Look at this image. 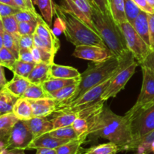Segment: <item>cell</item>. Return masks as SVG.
Wrapping results in <instances>:
<instances>
[{
	"label": "cell",
	"instance_id": "obj_1",
	"mask_svg": "<svg viewBox=\"0 0 154 154\" xmlns=\"http://www.w3.org/2000/svg\"><path fill=\"white\" fill-rule=\"evenodd\" d=\"M84 117L88 122L89 138H104L117 144L120 150H128L133 137L130 120L126 115H117L103 105Z\"/></svg>",
	"mask_w": 154,
	"mask_h": 154
},
{
	"label": "cell",
	"instance_id": "obj_2",
	"mask_svg": "<svg viewBox=\"0 0 154 154\" xmlns=\"http://www.w3.org/2000/svg\"><path fill=\"white\" fill-rule=\"evenodd\" d=\"M55 14L61 23L62 30L67 40L75 47L79 45H96L107 48L97 32L86 25L63 5H56Z\"/></svg>",
	"mask_w": 154,
	"mask_h": 154
},
{
	"label": "cell",
	"instance_id": "obj_3",
	"mask_svg": "<svg viewBox=\"0 0 154 154\" xmlns=\"http://www.w3.org/2000/svg\"><path fill=\"white\" fill-rule=\"evenodd\" d=\"M93 22L105 45L120 62L132 55L128 49L122 30L114 20L111 14H105L93 7Z\"/></svg>",
	"mask_w": 154,
	"mask_h": 154
},
{
	"label": "cell",
	"instance_id": "obj_4",
	"mask_svg": "<svg viewBox=\"0 0 154 154\" xmlns=\"http://www.w3.org/2000/svg\"><path fill=\"white\" fill-rule=\"evenodd\" d=\"M120 66V60L115 56H112L102 63H94V64L89 65L88 68L81 74V78L73 96L64 104L58 105L57 109L72 103L89 90L111 78L118 71Z\"/></svg>",
	"mask_w": 154,
	"mask_h": 154
},
{
	"label": "cell",
	"instance_id": "obj_5",
	"mask_svg": "<svg viewBox=\"0 0 154 154\" xmlns=\"http://www.w3.org/2000/svg\"><path fill=\"white\" fill-rule=\"evenodd\" d=\"M139 66L133 55L120 61V67L114 74L109 85L102 96V100L106 102L111 98H114L123 90L135 74L136 68Z\"/></svg>",
	"mask_w": 154,
	"mask_h": 154
},
{
	"label": "cell",
	"instance_id": "obj_6",
	"mask_svg": "<svg viewBox=\"0 0 154 154\" xmlns=\"http://www.w3.org/2000/svg\"><path fill=\"white\" fill-rule=\"evenodd\" d=\"M126 116L130 120L132 141L140 139L154 130V103L141 108L132 115Z\"/></svg>",
	"mask_w": 154,
	"mask_h": 154
},
{
	"label": "cell",
	"instance_id": "obj_7",
	"mask_svg": "<svg viewBox=\"0 0 154 154\" xmlns=\"http://www.w3.org/2000/svg\"><path fill=\"white\" fill-rule=\"evenodd\" d=\"M118 25L124 35L128 49L134 56L139 66H141L152 51L151 48L136 32L130 23L127 22Z\"/></svg>",
	"mask_w": 154,
	"mask_h": 154
},
{
	"label": "cell",
	"instance_id": "obj_8",
	"mask_svg": "<svg viewBox=\"0 0 154 154\" xmlns=\"http://www.w3.org/2000/svg\"><path fill=\"white\" fill-rule=\"evenodd\" d=\"M119 70V69H118ZM113 75V76H114ZM113 76L107 79L102 84L93 87L92 89L89 90L88 91L86 92L84 95L77 99L76 100L74 101L72 103L66 105V106L60 107L57 108L56 111H72V112H78L80 110L84 109V108H87V107L92 106L100 101H102V96L105 93V90L109 85Z\"/></svg>",
	"mask_w": 154,
	"mask_h": 154
},
{
	"label": "cell",
	"instance_id": "obj_9",
	"mask_svg": "<svg viewBox=\"0 0 154 154\" xmlns=\"http://www.w3.org/2000/svg\"><path fill=\"white\" fill-rule=\"evenodd\" d=\"M33 40L34 46L46 50L54 56L60 48L59 38L42 16L37 18V26L33 34Z\"/></svg>",
	"mask_w": 154,
	"mask_h": 154
},
{
	"label": "cell",
	"instance_id": "obj_10",
	"mask_svg": "<svg viewBox=\"0 0 154 154\" xmlns=\"http://www.w3.org/2000/svg\"><path fill=\"white\" fill-rule=\"evenodd\" d=\"M143 81L141 92L135 105L126 113L131 116L141 108L154 103V73L146 66H141Z\"/></svg>",
	"mask_w": 154,
	"mask_h": 154
},
{
	"label": "cell",
	"instance_id": "obj_11",
	"mask_svg": "<svg viewBox=\"0 0 154 154\" xmlns=\"http://www.w3.org/2000/svg\"><path fill=\"white\" fill-rule=\"evenodd\" d=\"M33 139L34 137L27 124L26 120H18L9 132L7 149L27 150Z\"/></svg>",
	"mask_w": 154,
	"mask_h": 154
},
{
	"label": "cell",
	"instance_id": "obj_12",
	"mask_svg": "<svg viewBox=\"0 0 154 154\" xmlns=\"http://www.w3.org/2000/svg\"><path fill=\"white\" fill-rule=\"evenodd\" d=\"M72 55L76 58L89 60L93 63H102L114 56L108 48L96 45L76 46Z\"/></svg>",
	"mask_w": 154,
	"mask_h": 154
},
{
	"label": "cell",
	"instance_id": "obj_13",
	"mask_svg": "<svg viewBox=\"0 0 154 154\" xmlns=\"http://www.w3.org/2000/svg\"><path fill=\"white\" fill-rule=\"evenodd\" d=\"M32 109L33 117H47L57 111V103L52 98L29 99Z\"/></svg>",
	"mask_w": 154,
	"mask_h": 154
},
{
	"label": "cell",
	"instance_id": "obj_14",
	"mask_svg": "<svg viewBox=\"0 0 154 154\" xmlns=\"http://www.w3.org/2000/svg\"><path fill=\"white\" fill-rule=\"evenodd\" d=\"M69 140L61 139L50 135V133L44 134L41 136L34 138L29 145L27 150H32L37 148L56 149L60 146L69 142Z\"/></svg>",
	"mask_w": 154,
	"mask_h": 154
},
{
	"label": "cell",
	"instance_id": "obj_15",
	"mask_svg": "<svg viewBox=\"0 0 154 154\" xmlns=\"http://www.w3.org/2000/svg\"><path fill=\"white\" fill-rule=\"evenodd\" d=\"M26 122L34 138L54 130L52 122L46 117H34Z\"/></svg>",
	"mask_w": 154,
	"mask_h": 154
},
{
	"label": "cell",
	"instance_id": "obj_16",
	"mask_svg": "<svg viewBox=\"0 0 154 154\" xmlns=\"http://www.w3.org/2000/svg\"><path fill=\"white\" fill-rule=\"evenodd\" d=\"M51 66V64L43 63V62L37 63L33 68L32 71L29 74L27 79L32 84L42 85L45 81H47L51 78V75H50Z\"/></svg>",
	"mask_w": 154,
	"mask_h": 154
},
{
	"label": "cell",
	"instance_id": "obj_17",
	"mask_svg": "<svg viewBox=\"0 0 154 154\" xmlns=\"http://www.w3.org/2000/svg\"><path fill=\"white\" fill-rule=\"evenodd\" d=\"M31 82L27 78L14 75L11 81H8L5 88L17 98H22Z\"/></svg>",
	"mask_w": 154,
	"mask_h": 154
},
{
	"label": "cell",
	"instance_id": "obj_18",
	"mask_svg": "<svg viewBox=\"0 0 154 154\" xmlns=\"http://www.w3.org/2000/svg\"><path fill=\"white\" fill-rule=\"evenodd\" d=\"M50 75L51 78L72 79V78H80L81 73L78 69L72 66H62L54 63L51 66Z\"/></svg>",
	"mask_w": 154,
	"mask_h": 154
},
{
	"label": "cell",
	"instance_id": "obj_19",
	"mask_svg": "<svg viewBox=\"0 0 154 154\" xmlns=\"http://www.w3.org/2000/svg\"><path fill=\"white\" fill-rule=\"evenodd\" d=\"M132 26L134 27L136 32L142 38L143 40L150 46L148 14L141 11V13L134 21Z\"/></svg>",
	"mask_w": 154,
	"mask_h": 154
},
{
	"label": "cell",
	"instance_id": "obj_20",
	"mask_svg": "<svg viewBox=\"0 0 154 154\" xmlns=\"http://www.w3.org/2000/svg\"><path fill=\"white\" fill-rule=\"evenodd\" d=\"M54 117L51 119L54 129H60V128L72 126L75 119L78 117L77 112L72 111H55Z\"/></svg>",
	"mask_w": 154,
	"mask_h": 154
},
{
	"label": "cell",
	"instance_id": "obj_21",
	"mask_svg": "<svg viewBox=\"0 0 154 154\" xmlns=\"http://www.w3.org/2000/svg\"><path fill=\"white\" fill-rule=\"evenodd\" d=\"M12 112L19 120H29L33 117L31 104L25 98H19L17 100Z\"/></svg>",
	"mask_w": 154,
	"mask_h": 154
},
{
	"label": "cell",
	"instance_id": "obj_22",
	"mask_svg": "<svg viewBox=\"0 0 154 154\" xmlns=\"http://www.w3.org/2000/svg\"><path fill=\"white\" fill-rule=\"evenodd\" d=\"M108 8L111 17L117 24L127 23L125 14L124 0H108Z\"/></svg>",
	"mask_w": 154,
	"mask_h": 154
},
{
	"label": "cell",
	"instance_id": "obj_23",
	"mask_svg": "<svg viewBox=\"0 0 154 154\" xmlns=\"http://www.w3.org/2000/svg\"><path fill=\"white\" fill-rule=\"evenodd\" d=\"M79 81L74 83V84H70V85L66 86V87H63L60 90L53 92L50 94L51 98L56 100L57 103V106L64 104L65 102H67L68 100H69L73 96V95L75 94V91L77 90Z\"/></svg>",
	"mask_w": 154,
	"mask_h": 154
},
{
	"label": "cell",
	"instance_id": "obj_24",
	"mask_svg": "<svg viewBox=\"0 0 154 154\" xmlns=\"http://www.w3.org/2000/svg\"><path fill=\"white\" fill-rule=\"evenodd\" d=\"M81 77L78 78H72V79H65V78H50L47 81H45L42 87L45 89V91L48 93L51 94L53 92L60 90L63 87L68 85L74 84V83L78 81Z\"/></svg>",
	"mask_w": 154,
	"mask_h": 154
},
{
	"label": "cell",
	"instance_id": "obj_25",
	"mask_svg": "<svg viewBox=\"0 0 154 154\" xmlns=\"http://www.w3.org/2000/svg\"><path fill=\"white\" fill-rule=\"evenodd\" d=\"M19 98L16 97L5 88L0 90V115L11 113L13 108Z\"/></svg>",
	"mask_w": 154,
	"mask_h": 154
},
{
	"label": "cell",
	"instance_id": "obj_26",
	"mask_svg": "<svg viewBox=\"0 0 154 154\" xmlns=\"http://www.w3.org/2000/svg\"><path fill=\"white\" fill-rule=\"evenodd\" d=\"M36 5L38 7L43 19L51 26L53 17L55 14V3L53 0H37Z\"/></svg>",
	"mask_w": 154,
	"mask_h": 154
},
{
	"label": "cell",
	"instance_id": "obj_27",
	"mask_svg": "<svg viewBox=\"0 0 154 154\" xmlns=\"http://www.w3.org/2000/svg\"><path fill=\"white\" fill-rule=\"evenodd\" d=\"M154 141V130L152 131L148 135H145L140 139L132 141L129 146L128 147L127 150H137L138 153H147L148 147L151 142Z\"/></svg>",
	"mask_w": 154,
	"mask_h": 154
},
{
	"label": "cell",
	"instance_id": "obj_28",
	"mask_svg": "<svg viewBox=\"0 0 154 154\" xmlns=\"http://www.w3.org/2000/svg\"><path fill=\"white\" fill-rule=\"evenodd\" d=\"M120 151V148L117 144L112 142L105 143L93 146L85 150L84 154H117Z\"/></svg>",
	"mask_w": 154,
	"mask_h": 154
},
{
	"label": "cell",
	"instance_id": "obj_29",
	"mask_svg": "<svg viewBox=\"0 0 154 154\" xmlns=\"http://www.w3.org/2000/svg\"><path fill=\"white\" fill-rule=\"evenodd\" d=\"M22 98H25L27 99H43V98H51V96L49 93L45 91L42 85L31 83Z\"/></svg>",
	"mask_w": 154,
	"mask_h": 154
},
{
	"label": "cell",
	"instance_id": "obj_30",
	"mask_svg": "<svg viewBox=\"0 0 154 154\" xmlns=\"http://www.w3.org/2000/svg\"><path fill=\"white\" fill-rule=\"evenodd\" d=\"M20 37L15 36L14 35L10 34L7 32H3V42H4V47L11 51L18 60L19 56L20 45H19Z\"/></svg>",
	"mask_w": 154,
	"mask_h": 154
},
{
	"label": "cell",
	"instance_id": "obj_31",
	"mask_svg": "<svg viewBox=\"0 0 154 154\" xmlns=\"http://www.w3.org/2000/svg\"><path fill=\"white\" fill-rule=\"evenodd\" d=\"M84 139L78 138L75 140H72L69 142L60 146L56 148L57 154H77L78 153L81 144H84Z\"/></svg>",
	"mask_w": 154,
	"mask_h": 154
},
{
	"label": "cell",
	"instance_id": "obj_32",
	"mask_svg": "<svg viewBox=\"0 0 154 154\" xmlns=\"http://www.w3.org/2000/svg\"><path fill=\"white\" fill-rule=\"evenodd\" d=\"M72 127L75 129L78 138L84 139L85 141L88 137L89 124L87 119L82 116H78L72 123Z\"/></svg>",
	"mask_w": 154,
	"mask_h": 154
},
{
	"label": "cell",
	"instance_id": "obj_33",
	"mask_svg": "<svg viewBox=\"0 0 154 154\" xmlns=\"http://www.w3.org/2000/svg\"><path fill=\"white\" fill-rule=\"evenodd\" d=\"M35 66V63H26V62L17 60L12 68L11 72H13L14 75H17L19 76L27 78Z\"/></svg>",
	"mask_w": 154,
	"mask_h": 154
},
{
	"label": "cell",
	"instance_id": "obj_34",
	"mask_svg": "<svg viewBox=\"0 0 154 154\" xmlns=\"http://www.w3.org/2000/svg\"><path fill=\"white\" fill-rule=\"evenodd\" d=\"M124 8L127 22L132 25L137 17L141 13V10L133 0H124Z\"/></svg>",
	"mask_w": 154,
	"mask_h": 154
},
{
	"label": "cell",
	"instance_id": "obj_35",
	"mask_svg": "<svg viewBox=\"0 0 154 154\" xmlns=\"http://www.w3.org/2000/svg\"><path fill=\"white\" fill-rule=\"evenodd\" d=\"M49 133L50 135L54 137H56V138L69 140V141L78 139V135H77L76 132H75V129H73L72 126L54 129L51 132H50Z\"/></svg>",
	"mask_w": 154,
	"mask_h": 154
},
{
	"label": "cell",
	"instance_id": "obj_36",
	"mask_svg": "<svg viewBox=\"0 0 154 154\" xmlns=\"http://www.w3.org/2000/svg\"><path fill=\"white\" fill-rule=\"evenodd\" d=\"M2 21L3 27H4V31L14 35L17 37H20L19 31H18V25L19 23L17 22V19L15 18L14 14L9 15V16L1 17Z\"/></svg>",
	"mask_w": 154,
	"mask_h": 154
},
{
	"label": "cell",
	"instance_id": "obj_37",
	"mask_svg": "<svg viewBox=\"0 0 154 154\" xmlns=\"http://www.w3.org/2000/svg\"><path fill=\"white\" fill-rule=\"evenodd\" d=\"M17 59L9 50L3 47L0 50V65L11 71L15 62Z\"/></svg>",
	"mask_w": 154,
	"mask_h": 154
},
{
	"label": "cell",
	"instance_id": "obj_38",
	"mask_svg": "<svg viewBox=\"0 0 154 154\" xmlns=\"http://www.w3.org/2000/svg\"><path fill=\"white\" fill-rule=\"evenodd\" d=\"M18 120L13 112L0 115V131H10Z\"/></svg>",
	"mask_w": 154,
	"mask_h": 154
},
{
	"label": "cell",
	"instance_id": "obj_39",
	"mask_svg": "<svg viewBox=\"0 0 154 154\" xmlns=\"http://www.w3.org/2000/svg\"><path fill=\"white\" fill-rule=\"evenodd\" d=\"M78 10L84 14L90 21L93 22V9L90 0H72Z\"/></svg>",
	"mask_w": 154,
	"mask_h": 154
},
{
	"label": "cell",
	"instance_id": "obj_40",
	"mask_svg": "<svg viewBox=\"0 0 154 154\" xmlns=\"http://www.w3.org/2000/svg\"><path fill=\"white\" fill-rule=\"evenodd\" d=\"M37 26V20L29 21V22L19 23L18 25V31L20 35H33L35 32Z\"/></svg>",
	"mask_w": 154,
	"mask_h": 154
},
{
	"label": "cell",
	"instance_id": "obj_41",
	"mask_svg": "<svg viewBox=\"0 0 154 154\" xmlns=\"http://www.w3.org/2000/svg\"><path fill=\"white\" fill-rule=\"evenodd\" d=\"M39 16H40L39 14H33L32 12L29 10H20L19 11L17 12L14 14L15 18H16L18 23L29 22V21L37 20V18Z\"/></svg>",
	"mask_w": 154,
	"mask_h": 154
},
{
	"label": "cell",
	"instance_id": "obj_42",
	"mask_svg": "<svg viewBox=\"0 0 154 154\" xmlns=\"http://www.w3.org/2000/svg\"><path fill=\"white\" fill-rule=\"evenodd\" d=\"M19 45L20 48H26L31 50L34 47L33 35H20L19 38Z\"/></svg>",
	"mask_w": 154,
	"mask_h": 154
},
{
	"label": "cell",
	"instance_id": "obj_43",
	"mask_svg": "<svg viewBox=\"0 0 154 154\" xmlns=\"http://www.w3.org/2000/svg\"><path fill=\"white\" fill-rule=\"evenodd\" d=\"M92 5L102 13L107 14H109V8H108V0H90Z\"/></svg>",
	"mask_w": 154,
	"mask_h": 154
},
{
	"label": "cell",
	"instance_id": "obj_44",
	"mask_svg": "<svg viewBox=\"0 0 154 154\" xmlns=\"http://www.w3.org/2000/svg\"><path fill=\"white\" fill-rule=\"evenodd\" d=\"M19 11L20 9L0 2V17H4L9 16V15L15 14Z\"/></svg>",
	"mask_w": 154,
	"mask_h": 154
},
{
	"label": "cell",
	"instance_id": "obj_45",
	"mask_svg": "<svg viewBox=\"0 0 154 154\" xmlns=\"http://www.w3.org/2000/svg\"><path fill=\"white\" fill-rule=\"evenodd\" d=\"M18 60L26 63H34L31 50L26 48H20Z\"/></svg>",
	"mask_w": 154,
	"mask_h": 154
},
{
	"label": "cell",
	"instance_id": "obj_46",
	"mask_svg": "<svg viewBox=\"0 0 154 154\" xmlns=\"http://www.w3.org/2000/svg\"><path fill=\"white\" fill-rule=\"evenodd\" d=\"M149 35H150V46L152 51H154V13L148 14Z\"/></svg>",
	"mask_w": 154,
	"mask_h": 154
},
{
	"label": "cell",
	"instance_id": "obj_47",
	"mask_svg": "<svg viewBox=\"0 0 154 154\" xmlns=\"http://www.w3.org/2000/svg\"><path fill=\"white\" fill-rule=\"evenodd\" d=\"M135 2V4L139 7L143 11L146 12L147 14H153L154 13V9L152 8L149 4L147 3V0H133Z\"/></svg>",
	"mask_w": 154,
	"mask_h": 154
},
{
	"label": "cell",
	"instance_id": "obj_48",
	"mask_svg": "<svg viewBox=\"0 0 154 154\" xmlns=\"http://www.w3.org/2000/svg\"><path fill=\"white\" fill-rule=\"evenodd\" d=\"M141 66H146L154 73V51H152L150 53V54L147 56L145 60L142 63V64H141Z\"/></svg>",
	"mask_w": 154,
	"mask_h": 154
},
{
	"label": "cell",
	"instance_id": "obj_49",
	"mask_svg": "<svg viewBox=\"0 0 154 154\" xmlns=\"http://www.w3.org/2000/svg\"><path fill=\"white\" fill-rule=\"evenodd\" d=\"M10 131H0V151L7 149L8 138Z\"/></svg>",
	"mask_w": 154,
	"mask_h": 154
},
{
	"label": "cell",
	"instance_id": "obj_50",
	"mask_svg": "<svg viewBox=\"0 0 154 154\" xmlns=\"http://www.w3.org/2000/svg\"><path fill=\"white\" fill-rule=\"evenodd\" d=\"M31 52H32V54L33 61H34V63H35V64L42 63L40 51H39V49L37 48V47L35 46L33 47V48L31 49Z\"/></svg>",
	"mask_w": 154,
	"mask_h": 154
},
{
	"label": "cell",
	"instance_id": "obj_51",
	"mask_svg": "<svg viewBox=\"0 0 154 154\" xmlns=\"http://www.w3.org/2000/svg\"><path fill=\"white\" fill-rule=\"evenodd\" d=\"M7 80H6L5 75L4 67L0 65V90L5 87L7 84Z\"/></svg>",
	"mask_w": 154,
	"mask_h": 154
},
{
	"label": "cell",
	"instance_id": "obj_52",
	"mask_svg": "<svg viewBox=\"0 0 154 154\" xmlns=\"http://www.w3.org/2000/svg\"><path fill=\"white\" fill-rule=\"evenodd\" d=\"M35 154H57L56 149L37 148Z\"/></svg>",
	"mask_w": 154,
	"mask_h": 154
},
{
	"label": "cell",
	"instance_id": "obj_53",
	"mask_svg": "<svg viewBox=\"0 0 154 154\" xmlns=\"http://www.w3.org/2000/svg\"><path fill=\"white\" fill-rule=\"evenodd\" d=\"M14 3L16 4L17 7L20 9V10H23V11H26V10H29L28 6H27L25 0H14Z\"/></svg>",
	"mask_w": 154,
	"mask_h": 154
},
{
	"label": "cell",
	"instance_id": "obj_54",
	"mask_svg": "<svg viewBox=\"0 0 154 154\" xmlns=\"http://www.w3.org/2000/svg\"><path fill=\"white\" fill-rule=\"evenodd\" d=\"M0 154H25L24 150L20 149H11V150H3L0 152Z\"/></svg>",
	"mask_w": 154,
	"mask_h": 154
},
{
	"label": "cell",
	"instance_id": "obj_55",
	"mask_svg": "<svg viewBox=\"0 0 154 154\" xmlns=\"http://www.w3.org/2000/svg\"><path fill=\"white\" fill-rule=\"evenodd\" d=\"M25 2H26V3L27 6H28V8H29V9L30 11H32L33 14H36V15L38 14L36 12L35 9V7H34V5H33V3L32 2L31 0H25Z\"/></svg>",
	"mask_w": 154,
	"mask_h": 154
},
{
	"label": "cell",
	"instance_id": "obj_56",
	"mask_svg": "<svg viewBox=\"0 0 154 154\" xmlns=\"http://www.w3.org/2000/svg\"><path fill=\"white\" fill-rule=\"evenodd\" d=\"M0 2L3 3V4L8 5H10V6H11V7L18 8L17 7L16 4L14 3V0H0Z\"/></svg>",
	"mask_w": 154,
	"mask_h": 154
},
{
	"label": "cell",
	"instance_id": "obj_57",
	"mask_svg": "<svg viewBox=\"0 0 154 154\" xmlns=\"http://www.w3.org/2000/svg\"><path fill=\"white\" fill-rule=\"evenodd\" d=\"M147 153H154V141L153 142H151V144H150L148 147V150H147Z\"/></svg>",
	"mask_w": 154,
	"mask_h": 154
},
{
	"label": "cell",
	"instance_id": "obj_58",
	"mask_svg": "<svg viewBox=\"0 0 154 154\" xmlns=\"http://www.w3.org/2000/svg\"><path fill=\"white\" fill-rule=\"evenodd\" d=\"M4 47V42H3V32H0V50Z\"/></svg>",
	"mask_w": 154,
	"mask_h": 154
},
{
	"label": "cell",
	"instance_id": "obj_59",
	"mask_svg": "<svg viewBox=\"0 0 154 154\" xmlns=\"http://www.w3.org/2000/svg\"><path fill=\"white\" fill-rule=\"evenodd\" d=\"M147 3L149 4V5L154 9V0H147Z\"/></svg>",
	"mask_w": 154,
	"mask_h": 154
},
{
	"label": "cell",
	"instance_id": "obj_60",
	"mask_svg": "<svg viewBox=\"0 0 154 154\" xmlns=\"http://www.w3.org/2000/svg\"><path fill=\"white\" fill-rule=\"evenodd\" d=\"M4 32V27H3L2 21V18L0 17V32Z\"/></svg>",
	"mask_w": 154,
	"mask_h": 154
},
{
	"label": "cell",
	"instance_id": "obj_61",
	"mask_svg": "<svg viewBox=\"0 0 154 154\" xmlns=\"http://www.w3.org/2000/svg\"><path fill=\"white\" fill-rule=\"evenodd\" d=\"M31 1H32V2L33 3V5H36V2H37V0H31Z\"/></svg>",
	"mask_w": 154,
	"mask_h": 154
},
{
	"label": "cell",
	"instance_id": "obj_62",
	"mask_svg": "<svg viewBox=\"0 0 154 154\" xmlns=\"http://www.w3.org/2000/svg\"><path fill=\"white\" fill-rule=\"evenodd\" d=\"M138 154H147V153H138Z\"/></svg>",
	"mask_w": 154,
	"mask_h": 154
},
{
	"label": "cell",
	"instance_id": "obj_63",
	"mask_svg": "<svg viewBox=\"0 0 154 154\" xmlns=\"http://www.w3.org/2000/svg\"><path fill=\"white\" fill-rule=\"evenodd\" d=\"M83 154H84V153H83Z\"/></svg>",
	"mask_w": 154,
	"mask_h": 154
}]
</instances>
